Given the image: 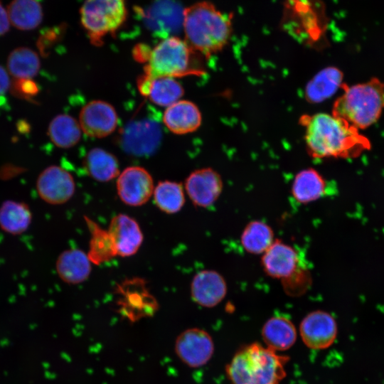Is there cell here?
Wrapping results in <instances>:
<instances>
[{
    "label": "cell",
    "instance_id": "6da1fadb",
    "mask_svg": "<svg viewBox=\"0 0 384 384\" xmlns=\"http://www.w3.org/2000/svg\"><path fill=\"white\" fill-rule=\"evenodd\" d=\"M299 122L304 127L307 151L313 158H352L370 147L359 130L333 114L302 115Z\"/></svg>",
    "mask_w": 384,
    "mask_h": 384
},
{
    "label": "cell",
    "instance_id": "7a4b0ae2",
    "mask_svg": "<svg viewBox=\"0 0 384 384\" xmlns=\"http://www.w3.org/2000/svg\"><path fill=\"white\" fill-rule=\"evenodd\" d=\"M183 29L188 46L209 57L228 44L233 31L232 15L210 2H198L184 9Z\"/></svg>",
    "mask_w": 384,
    "mask_h": 384
},
{
    "label": "cell",
    "instance_id": "3957f363",
    "mask_svg": "<svg viewBox=\"0 0 384 384\" xmlns=\"http://www.w3.org/2000/svg\"><path fill=\"white\" fill-rule=\"evenodd\" d=\"M289 358L260 343L244 346L227 365L232 384H279L286 375Z\"/></svg>",
    "mask_w": 384,
    "mask_h": 384
},
{
    "label": "cell",
    "instance_id": "277c9868",
    "mask_svg": "<svg viewBox=\"0 0 384 384\" xmlns=\"http://www.w3.org/2000/svg\"><path fill=\"white\" fill-rule=\"evenodd\" d=\"M343 93L334 102L332 114L358 130L376 122L384 110V83L378 78L352 86L343 85Z\"/></svg>",
    "mask_w": 384,
    "mask_h": 384
},
{
    "label": "cell",
    "instance_id": "5b68a950",
    "mask_svg": "<svg viewBox=\"0 0 384 384\" xmlns=\"http://www.w3.org/2000/svg\"><path fill=\"white\" fill-rule=\"evenodd\" d=\"M193 50L184 40L169 36L148 52L142 76L179 78L200 75L203 71L193 61Z\"/></svg>",
    "mask_w": 384,
    "mask_h": 384
},
{
    "label": "cell",
    "instance_id": "8992f818",
    "mask_svg": "<svg viewBox=\"0 0 384 384\" xmlns=\"http://www.w3.org/2000/svg\"><path fill=\"white\" fill-rule=\"evenodd\" d=\"M80 14L91 43L99 46L105 36L114 33L123 24L127 11L124 0H85Z\"/></svg>",
    "mask_w": 384,
    "mask_h": 384
},
{
    "label": "cell",
    "instance_id": "52a82bcc",
    "mask_svg": "<svg viewBox=\"0 0 384 384\" xmlns=\"http://www.w3.org/2000/svg\"><path fill=\"white\" fill-rule=\"evenodd\" d=\"M115 291L120 311L130 320L152 316L158 309L156 299L142 278L126 279L117 284Z\"/></svg>",
    "mask_w": 384,
    "mask_h": 384
},
{
    "label": "cell",
    "instance_id": "ba28073f",
    "mask_svg": "<svg viewBox=\"0 0 384 384\" xmlns=\"http://www.w3.org/2000/svg\"><path fill=\"white\" fill-rule=\"evenodd\" d=\"M174 351L177 357L190 368L206 365L214 353L211 336L200 328H190L180 333L176 338Z\"/></svg>",
    "mask_w": 384,
    "mask_h": 384
},
{
    "label": "cell",
    "instance_id": "9c48e42d",
    "mask_svg": "<svg viewBox=\"0 0 384 384\" xmlns=\"http://www.w3.org/2000/svg\"><path fill=\"white\" fill-rule=\"evenodd\" d=\"M153 178L144 168L137 166L124 169L117 180V192L126 205L138 207L145 204L152 196Z\"/></svg>",
    "mask_w": 384,
    "mask_h": 384
},
{
    "label": "cell",
    "instance_id": "30bf717a",
    "mask_svg": "<svg viewBox=\"0 0 384 384\" xmlns=\"http://www.w3.org/2000/svg\"><path fill=\"white\" fill-rule=\"evenodd\" d=\"M338 332L334 317L323 310L308 313L301 321L299 334L304 343L309 348L321 350L331 346Z\"/></svg>",
    "mask_w": 384,
    "mask_h": 384
},
{
    "label": "cell",
    "instance_id": "8fae6325",
    "mask_svg": "<svg viewBox=\"0 0 384 384\" xmlns=\"http://www.w3.org/2000/svg\"><path fill=\"white\" fill-rule=\"evenodd\" d=\"M36 187L41 200L55 206L67 203L75 191V183L73 176L58 166H50L45 169L39 174Z\"/></svg>",
    "mask_w": 384,
    "mask_h": 384
},
{
    "label": "cell",
    "instance_id": "7c38bea8",
    "mask_svg": "<svg viewBox=\"0 0 384 384\" xmlns=\"http://www.w3.org/2000/svg\"><path fill=\"white\" fill-rule=\"evenodd\" d=\"M223 183L220 174L211 168L191 173L185 181V190L193 204L199 208L213 206L220 196Z\"/></svg>",
    "mask_w": 384,
    "mask_h": 384
},
{
    "label": "cell",
    "instance_id": "4fadbf2b",
    "mask_svg": "<svg viewBox=\"0 0 384 384\" xmlns=\"http://www.w3.org/2000/svg\"><path fill=\"white\" fill-rule=\"evenodd\" d=\"M79 124L82 132L94 138L112 134L117 127L118 116L112 105L102 100H92L80 110Z\"/></svg>",
    "mask_w": 384,
    "mask_h": 384
},
{
    "label": "cell",
    "instance_id": "5bb4252c",
    "mask_svg": "<svg viewBox=\"0 0 384 384\" xmlns=\"http://www.w3.org/2000/svg\"><path fill=\"white\" fill-rule=\"evenodd\" d=\"M302 264L297 250L279 239H275L261 257L264 272L268 277L281 281L293 274Z\"/></svg>",
    "mask_w": 384,
    "mask_h": 384
},
{
    "label": "cell",
    "instance_id": "9a60e30c",
    "mask_svg": "<svg viewBox=\"0 0 384 384\" xmlns=\"http://www.w3.org/2000/svg\"><path fill=\"white\" fill-rule=\"evenodd\" d=\"M228 285L224 277L218 271L203 270L198 272L191 283V296L197 304L212 308L226 297Z\"/></svg>",
    "mask_w": 384,
    "mask_h": 384
},
{
    "label": "cell",
    "instance_id": "2e32d148",
    "mask_svg": "<svg viewBox=\"0 0 384 384\" xmlns=\"http://www.w3.org/2000/svg\"><path fill=\"white\" fill-rule=\"evenodd\" d=\"M183 11L174 0H154L144 13V21L151 31L166 38L183 27Z\"/></svg>",
    "mask_w": 384,
    "mask_h": 384
},
{
    "label": "cell",
    "instance_id": "e0dca14e",
    "mask_svg": "<svg viewBox=\"0 0 384 384\" xmlns=\"http://www.w3.org/2000/svg\"><path fill=\"white\" fill-rule=\"evenodd\" d=\"M107 230L119 256L135 255L143 242L144 236L139 223L127 215L119 213L113 217Z\"/></svg>",
    "mask_w": 384,
    "mask_h": 384
},
{
    "label": "cell",
    "instance_id": "ac0fdd59",
    "mask_svg": "<svg viewBox=\"0 0 384 384\" xmlns=\"http://www.w3.org/2000/svg\"><path fill=\"white\" fill-rule=\"evenodd\" d=\"M140 93L154 104L169 107L180 100L183 95L182 85L174 78H147L141 76L137 80Z\"/></svg>",
    "mask_w": 384,
    "mask_h": 384
},
{
    "label": "cell",
    "instance_id": "d6986e66",
    "mask_svg": "<svg viewBox=\"0 0 384 384\" xmlns=\"http://www.w3.org/2000/svg\"><path fill=\"white\" fill-rule=\"evenodd\" d=\"M201 122L202 116L198 107L188 100H178L167 107L163 115L164 124L176 134L195 132Z\"/></svg>",
    "mask_w": 384,
    "mask_h": 384
},
{
    "label": "cell",
    "instance_id": "ffe728a7",
    "mask_svg": "<svg viewBox=\"0 0 384 384\" xmlns=\"http://www.w3.org/2000/svg\"><path fill=\"white\" fill-rule=\"evenodd\" d=\"M55 271L59 278L69 284L86 281L92 271V262L82 250L72 248L62 252L55 262Z\"/></svg>",
    "mask_w": 384,
    "mask_h": 384
},
{
    "label": "cell",
    "instance_id": "44dd1931",
    "mask_svg": "<svg viewBox=\"0 0 384 384\" xmlns=\"http://www.w3.org/2000/svg\"><path fill=\"white\" fill-rule=\"evenodd\" d=\"M261 334L265 346L276 352L290 348L297 340L294 324L282 316L269 318L262 326Z\"/></svg>",
    "mask_w": 384,
    "mask_h": 384
},
{
    "label": "cell",
    "instance_id": "7402d4cb",
    "mask_svg": "<svg viewBox=\"0 0 384 384\" xmlns=\"http://www.w3.org/2000/svg\"><path fill=\"white\" fill-rule=\"evenodd\" d=\"M327 188L324 178L312 168L298 172L292 183L291 194L299 204L313 203L326 194Z\"/></svg>",
    "mask_w": 384,
    "mask_h": 384
},
{
    "label": "cell",
    "instance_id": "603a6c76",
    "mask_svg": "<svg viewBox=\"0 0 384 384\" xmlns=\"http://www.w3.org/2000/svg\"><path fill=\"white\" fill-rule=\"evenodd\" d=\"M343 75L336 67H327L319 71L306 85V100L319 103L334 95L343 86Z\"/></svg>",
    "mask_w": 384,
    "mask_h": 384
},
{
    "label": "cell",
    "instance_id": "cb8c5ba5",
    "mask_svg": "<svg viewBox=\"0 0 384 384\" xmlns=\"http://www.w3.org/2000/svg\"><path fill=\"white\" fill-rule=\"evenodd\" d=\"M32 218L29 206L23 202L7 200L0 206V228L9 235L24 233L29 228Z\"/></svg>",
    "mask_w": 384,
    "mask_h": 384
},
{
    "label": "cell",
    "instance_id": "d4e9b609",
    "mask_svg": "<svg viewBox=\"0 0 384 384\" xmlns=\"http://www.w3.org/2000/svg\"><path fill=\"white\" fill-rule=\"evenodd\" d=\"M272 228L263 220H252L244 227L240 237L243 250L251 255H262L275 240Z\"/></svg>",
    "mask_w": 384,
    "mask_h": 384
},
{
    "label": "cell",
    "instance_id": "484cf974",
    "mask_svg": "<svg viewBox=\"0 0 384 384\" xmlns=\"http://www.w3.org/2000/svg\"><path fill=\"white\" fill-rule=\"evenodd\" d=\"M83 166L92 178L100 182L110 181L119 174L117 158L101 148L90 149L85 157Z\"/></svg>",
    "mask_w": 384,
    "mask_h": 384
},
{
    "label": "cell",
    "instance_id": "4316f807",
    "mask_svg": "<svg viewBox=\"0 0 384 384\" xmlns=\"http://www.w3.org/2000/svg\"><path fill=\"white\" fill-rule=\"evenodd\" d=\"M6 9L10 23L21 31L33 30L43 21V8L37 0H12Z\"/></svg>",
    "mask_w": 384,
    "mask_h": 384
},
{
    "label": "cell",
    "instance_id": "83f0119b",
    "mask_svg": "<svg viewBox=\"0 0 384 384\" xmlns=\"http://www.w3.org/2000/svg\"><path fill=\"white\" fill-rule=\"evenodd\" d=\"M90 233L87 256L94 265H101L117 256L114 242L108 232L102 229L94 220L85 217Z\"/></svg>",
    "mask_w": 384,
    "mask_h": 384
},
{
    "label": "cell",
    "instance_id": "f1b7e54d",
    "mask_svg": "<svg viewBox=\"0 0 384 384\" xmlns=\"http://www.w3.org/2000/svg\"><path fill=\"white\" fill-rule=\"evenodd\" d=\"M82 129L75 119L68 114L55 117L48 127V135L52 142L60 148H70L78 143Z\"/></svg>",
    "mask_w": 384,
    "mask_h": 384
},
{
    "label": "cell",
    "instance_id": "f546056e",
    "mask_svg": "<svg viewBox=\"0 0 384 384\" xmlns=\"http://www.w3.org/2000/svg\"><path fill=\"white\" fill-rule=\"evenodd\" d=\"M38 53L30 48L19 47L13 50L7 58V69L15 78H30L40 69Z\"/></svg>",
    "mask_w": 384,
    "mask_h": 384
},
{
    "label": "cell",
    "instance_id": "4dcf8cb0",
    "mask_svg": "<svg viewBox=\"0 0 384 384\" xmlns=\"http://www.w3.org/2000/svg\"><path fill=\"white\" fill-rule=\"evenodd\" d=\"M154 201L157 208L168 214L176 213L185 203V194L180 183L163 181L154 187Z\"/></svg>",
    "mask_w": 384,
    "mask_h": 384
},
{
    "label": "cell",
    "instance_id": "1f68e13d",
    "mask_svg": "<svg viewBox=\"0 0 384 384\" xmlns=\"http://www.w3.org/2000/svg\"><path fill=\"white\" fill-rule=\"evenodd\" d=\"M126 137V145L134 153H144L142 140L147 152L154 149L159 141V132L149 123H141L129 127Z\"/></svg>",
    "mask_w": 384,
    "mask_h": 384
},
{
    "label": "cell",
    "instance_id": "d6a6232c",
    "mask_svg": "<svg viewBox=\"0 0 384 384\" xmlns=\"http://www.w3.org/2000/svg\"><path fill=\"white\" fill-rule=\"evenodd\" d=\"M311 282V274L303 264L293 274L282 281L285 292L292 297H298L305 293Z\"/></svg>",
    "mask_w": 384,
    "mask_h": 384
},
{
    "label": "cell",
    "instance_id": "836d02e7",
    "mask_svg": "<svg viewBox=\"0 0 384 384\" xmlns=\"http://www.w3.org/2000/svg\"><path fill=\"white\" fill-rule=\"evenodd\" d=\"M11 87L14 95L28 100H33L39 92L38 85L30 78H16Z\"/></svg>",
    "mask_w": 384,
    "mask_h": 384
},
{
    "label": "cell",
    "instance_id": "e575fe53",
    "mask_svg": "<svg viewBox=\"0 0 384 384\" xmlns=\"http://www.w3.org/2000/svg\"><path fill=\"white\" fill-rule=\"evenodd\" d=\"M10 24L7 9L0 0V36L9 31Z\"/></svg>",
    "mask_w": 384,
    "mask_h": 384
},
{
    "label": "cell",
    "instance_id": "d590c367",
    "mask_svg": "<svg viewBox=\"0 0 384 384\" xmlns=\"http://www.w3.org/2000/svg\"><path fill=\"white\" fill-rule=\"evenodd\" d=\"M10 87V80L6 70L0 65V95L4 94Z\"/></svg>",
    "mask_w": 384,
    "mask_h": 384
}]
</instances>
